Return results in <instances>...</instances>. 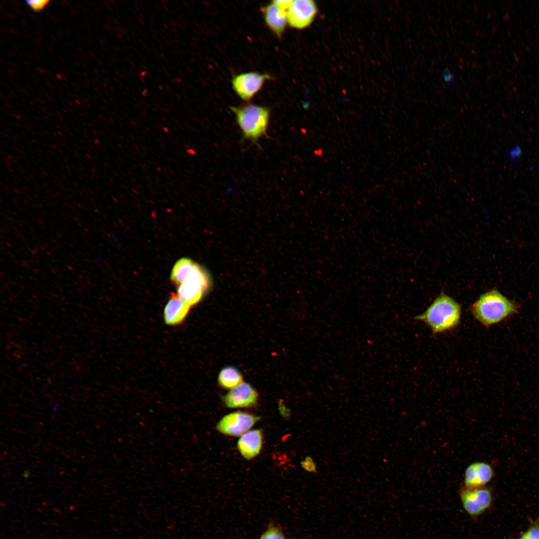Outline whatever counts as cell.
I'll list each match as a JSON object with an SVG mask.
<instances>
[{"mask_svg": "<svg viewBox=\"0 0 539 539\" xmlns=\"http://www.w3.org/2000/svg\"><path fill=\"white\" fill-rule=\"evenodd\" d=\"M461 313L460 304L441 292L428 308L415 319L423 321L434 333H437L456 327L460 323Z\"/></svg>", "mask_w": 539, "mask_h": 539, "instance_id": "7a4b0ae2", "label": "cell"}, {"mask_svg": "<svg viewBox=\"0 0 539 539\" xmlns=\"http://www.w3.org/2000/svg\"><path fill=\"white\" fill-rule=\"evenodd\" d=\"M191 307L182 300L177 294L172 293L164 310L165 323L171 325L181 323L187 317Z\"/></svg>", "mask_w": 539, "mask_h": 539, "instance_id": "7c38bea8", "label": "cell"}, {"mask_svg": "<svg viewBox=\"0 0 539 539\" xmlns=\"http://www.w3.org/2000/svg\"><path fill=\"white\" fill-rule=\"evenodd\" d=\"M519 305L499 291L492 289L481 294L472 305L474 317L483 325L490 326L518 312Z\"/></svg>", "mask_w": 539, "mask_h": 539, "instance_id": "6da1fadb", "label": "cell"}, {"mask_svg": "<svg viewBox=\"0 0 539 539\" xmlns=\"http://www.w3.org/2000/svg\"><path fill=\"white\" fill-rule=\"evenodd\" d=\"M271 76L268 73L248 72L235 76L232 80L233 90L242 100L248 102L263 88Z\"/></svg>", "mask_w": 539, "mask_h": 539, "instance_id": "8992f818", "label": "cell"}, {"mask_svg": "<svg viewBox=\"0 0 539 539\" xmlns=\"http://www.w3.org/2000/svg\"><path fill=\"white\" fill-rule=\"evenodd\" d=\"M264 21L270 30L281 39L287 24L286 11L271 1L260 9Z\"/></svg>", "mask_w": 539, "mask_h": 539, "instance_id": "8fae6325", "label": "cell"}, {"mask_svg": "<svg viewBox=\"0 0 539 539\" xmlns=\"http://www.w3.org/2000/svg\"><path fill=\"white\" fill-rule=\"evenodd\" d=\"M258 399L257 391L245 382L230 389L223 398L225 404L231 408L250 407L256 404Z\"/></svg>", "mask_w": 539, "mask_h": 539, "instance_id": "9c48e42d", "label": "cell"}, {"mask_svg": "<svg viewBox=\"0 0 539 539\" xmlns=\"http://www.w3.org/2000/svg\"><path fill=\"white\" fill-rule=\"evenodd\" d=\"M231 108L246 138L255 141L266 134L270 116L268 108L247 104Z\"/></svg>", "mask_w": 539, "mask_h": 539, "instance_id": "3957f363", "label": "cell"}, {"mask_svg": "<svg viewBox=\"0 0 539 539\" xmlns=\"http://www.w3.org/2000/svg\"><path fill=\"white\" fill-rule=\"evenodd\" d=\"M517 539H529L527 537V536L524 533H523L521 536H520Z\"/></svg>", "mask_w": 539, "mask_h": 539, "instance_id": "603a6c76", "label": "cell"}, {"mask_svg": "<svg viewBox=\"0 0 539 539\" xmlns=\"http://www.w3.org/2000/svg\"><path fill=\"white\" fill-rule=\"evenodd\" d=\"M522 155L523 149L522 147L518 145H515L510 149L509 152V162L510 163L515 162Z\"/></svg>", "mask_w": 539, "mask_h": 539, "instance_id": "d6986e66", "label": "cell"}, {"mask_svg": "<svg viewBox=\"0 0 539 539\" xmlns=\"http://www.w3.org/2000/svg\"><path fill=\"white\" fill-rule=\"evenodd\" d=\"M207 272L196 264L183 281L177 286V294L190 306L200 301L211 287Z\"/></svg>", "mask_w": 539, "mask_h": 539, "instance_id": "277c9868", "label": "cell"}, {"mask_svg": "<svg viewBox=\"0 0 539 539\" xmlns=\"http://www.w3.org/2000/svg\"><path fill=\"white\" fill-rule=\"evenodd\" d=\"M462 504L466 512L472 517H477L491 506L492 493L486 487L477 488H462L459 492Z\"/></svg>", "mask_w": 539, "mask_h": 539, "instance_id": "5b68a950", "label": "cell"}, {"mask_svg": "<svg viewBox=\"0 0 539 539\" xmlns=\"http://www.w3.org/2000/svg\"><path fill=\"white\" fill-rule=\"evenodd\" d=\"M316 12L315 3L311 0H293L286 11L288 24L291 27L302 29L312 21Z\"/></svg>", "mask_w": 539, "mask_h": 539, "instance_id": "ba28073f", "label": "cell"}, {"mask_svg": "<svg viewBox=\"0 0 539 539\" xmlns=\"http://www.w3.org/2000/svg\"><path fill=\"white\" fill-rule=\"evenodd\" d=\"M259 419V417L249 413L235 412L223 417L217 424L216 429L225 435L242 436Z\"/></svg>", "mask_w": 539, "mask_h": 539, "instance_id": "52a82bcc", "label": "cell"}, {"mask_svg": "<svg viewBox=\"0 0 539 539\" xmlns=\"http://www.w3.org/2000/svg\"><path fill=\"white\" fill-rule=\"evenodd\" d=\"M445 79L446 81L449 82L452 81L453 76L450 73H447L444 76Z\"/></svg>", "mask_w": 539, "mask_h": 539, "instance_id": "7402d4cb", "label": "cell"}, {"mask_svg": "<svg viewBox=\"0 0 539 539\" xmlns=\"http://www.w3.org/2000/svg\"><path fill=\"white\" fill-rule=\"evenodd\" d=\"M529 539H539V523L531 521L528 529L524 533Z\"/></svg>", "mask_w": 539, "mask_h": 539, "instance_id": "2e32d148", "label": "cell"}, {"mask_svg": "<svg viewBox=\"0 0 539 539\" xmlns=\"http://www.w3.org/2000/svg\"><path fill=\"white\" fill-rule=\"evenodd\" d=\"M259 539H285L281 531L275 528H271L263 533Z\"/></svg>", "mask_w": 539, "mask_h": 539, "instance_id": "e0dca14e", "label": "cell"}, {"mask_svg": "<svg viewBox=\"0 0 539 539\" xmlns=\"http://www.w3.org/2000/svg\"><path fill=\"white\" fill-rule=\"evenodd\" d=\"M494 476L492 466L484 462H476L469 465L464 473V487H483L491 481Z\"/></svg>", "mask_w": 539, "mask_h": 539, "instance_id": "30bf717a", "label": "cell"}, {"mask_svg": "<svg viewBox=\"0 0 539 539\" xmlns=\"http://www.w3.org/2000/svg\"><path fill=\"white\" fill-rule=\"evenodd\" d=\"M263 435L260 430L249 431L242 435L238 441L237 447L241 454L247 459L257 456L262 449Z\"/></svg>", "mask_w": 539, "mask_h": 539, "instance_id": "4fadbf2b", "label": "cell"}, {"mask_svg": "<svg viewBox=\"0 0 539 539\" xmlns=\"http://www.w3.org/2000/svg\"><path fill=\"white\" fill-rule=\"evenodd\" d=\"M49 1L45 0H26V4L34 11L38 12L42 10L49 3Z\"/></svg>", "mask_w": 539, "mask_h": 539, "instance_id": "ffe728a7", "label": "cell"}, {"mask_svg": "<svg viewBox=\"0 0 539 539\" xmlns=\"http://www.w3.org/2000/svg\"><path fill=\"white\" fill-rule=\"evenodd\" d=\"M301 465L304 470L309 473H315L317 472L316 464L311 456H306L301 462Z\"/></svg>", "mask_w": 539, "mask_h": 539, "instance_id": "ac0fdd59", "label": "cell"}, {"mask_svg": "<svg viewBox=\"0 0 539 539\" xmlns=\"http://www.w3.org/2000/svg\"><path fill=\"white\" fill-rule=\"evenodd\" d=\"M196 263L188 258L179 260L171 272V279L177 286L182 283L194 267Z\"/></svg>", "mask_w": 539, "mask_h": 539, "instance_id": "9a60e30c", "label": "cell"}, {"mask_svg": "<svg viewBox=\"0 0 539 539\" xmlns=\"http://www.w3.org/2000/svg\"><path fill=\"white\" fill-rule=\"evenodd\" d=\"M241 373L232 366L225 367L220 371L218 381L221 387L231 389L243 382Z\"/></svg>", "mask_w": 539, "mask_h": 539, "instance_id": "5bb4252c", "label": "cell"}, {"mask_svg": "<svg viewBox=\"0 0 539 539\" xmlns=\"http://www.w3.org/2000/svg\"><path fill=\"white\" fill-rule=\"evenodd\" d=\"M292 0H274L272 1L278 7L286 11L292 4Z\"/></svg>", "mask_w": 539, "mask_h": 539, "instance_id": "44dd1931", "label": "cell"}]
</instances>
